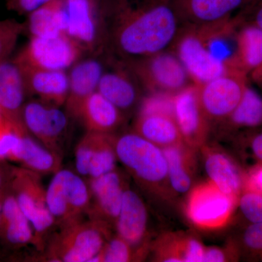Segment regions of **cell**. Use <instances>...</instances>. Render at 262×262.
<instances>
[{
  "label": "cell",
  "mask_w": 262,
  "mask_h": 262,
  "mask_svg": "<svg viewBox=\"0 0 262 262\" xmlns=\"http://www.w3.org/2000/svg\"><path fill=\"white\" fill-rule=\"evenodd\" d=\"M10 160L18 162L23 168L39 175L56 173L61 169V157L34 139L27 128L20 133L18 144Z\"/></svg>",
  "instance_id": "cell-24"
},
{
  "label": "cell",
  "mask_w": 262,
  "mask_h": 262,
  "mask_svg": "<svg viewBox=\"0 0 262 262\" xmlns=\"http://www.w3.org/2000/svg\"><path fill=\"white\" fill-rule=\"evenodd\" d=\"M70 70L66 110L68 116L77 119L84 101L97 91L104 69L101 62L92 56L81 58Z\"/></svg>",
  "instance_id": "cell-17"
},
{
  "label": "cell",
  "mask_w": 262,
  "mask_h": 262,
  "mask_svg": "<svg viewBox=\"0 0 262 262\" xmlns=\"http://www.w3.org/2000/svg\"><path fill=\"white\" fill-rule=\"evenodd\" d=\"M244 189H249L262 195V165L253 167L245 177Z\"/></svg>",
  "instance_id": "cell-40"
},
{
  "label": "cell",
  "mask_w": 262,
  "mask_h": 262,
  "mask_svg": "<svg viewBox=\"0 0 262 262\" xmlns=\"http://www.w3.org/2000/svg\"><path fill=\"white\" fill-rule=\"evenodd\" d=\"M115 146L117 159L141 186L152 192L170 189L162 148L135 132L116 136Z\"/></svg>",
  "instance_id": "cell-4"
},
{
  "label": "cell",
  "mask_w": 262,
  "mask_h": 262,
  "mask_svg": "<svg viewBox=\"0 0 262 262\" xmlns=\"http://www.w3.org/2000/svg\"><path fill=\"white\" fill-rule=\"evenodd\" d=\"M237 203L239 211L250 224L262 223L261 194L244 189Z\"/></svg>",
  "instance_id": "cell-34"
},
{
  "label": "cell",
  "mask_w": 262,
  "mask_h": 262,
  "mask_svg": "<svg viewBox=\"0 0 262 262\" xmlns=\"http://www.w3.org/2000/svg\"><path fill=\"white\" fill-rule=\"evenodd\" d=\"M173 117L188 146L198 151L206 144L210 122L202 107L198 86L190 84L173 96Z\"/></svg>",
  "instance_id": "cell-13"
},
{
  "label": "cell",
  "mask_w": 262,
  "mask_h": 262,
  "mask_svg": "<svg viewBox=\"0 0 262 262\" xmlns=\"http://www.w3.org/2000/svg\"><path fill=\"white\" fill-rule=\"evenodd\" d=\"M7 190L4 192H0V215H1L2 206H3V198H4L5 192Z\"/></svg>",
  "instance_id": "cell-44"
},
{
  "label": "cell",
  "mask_w": 262,
  "mask_h": 262,
  "mask_svg": "<svg viewBox=\"0 0 262 262\" xmlns=\"http://www.w3.org/2000/svg\"><path fill=\"white\" fill-rule=\"evenodd\" d=\"M222 123L229 130H255L261 127V95L248 84L237 106Z\"/></svg>",
  "instance_id": "cell-29"
},
{
  "label": "cell",
  "mask_w": 262,
  "mask_h": 262,
  "mask_svg": "<svg viewBox=\"0 0 262 262\" xmlns=\"http://www.w3.org/2000/svg\"><path fill=\"white\" fill-rule=\"evenodd\" d=\"M163 151L168 163L169 188L175 194H188L196 171V150L182 142L163 148Z\"/></svg>",
  "instance_id": "cell-23"
},
{
  "label": "cell",
  "mask_w": 262,
  "mask_h": 262,
  "mask_svg": "<svg viewBox=\"0 0 262 262\" xmlns=\"http://www.w3.org/2000/svg\"><path fill=\"white\" fill-rule=\"evenodd\" d=\"M41 175L25 168L10 170L9 187L34 232V245L43 250L47 234L56 225L46 200V189Z\"/></svg>",
  "instance_id": "cell-6"
},
{
  "label": "cell",
  "mask_w": 262,
  "mask_h": 262,
  "mask_svg": "<svg viewBox=\"0 0 262 262\" xmlns=\"http://www.w3.org/2000/svg\"><path fill=\"white\" fill-rule=\"evenodd\" d=\"M0 237L11 246L34 245L32 225L11 191L7 190L3 198L0 215Z\"/></svg>",
  "instance_id": "cell-26"
},
{
  "label": "cell",
  "mask_w": 262,
  "mask_h": 262,
  "mask_svg": "<svg viewBox=\"0 0 262 262\" xmlns=\"http://www.w3.org/2000/svg\"><path fill=\"white\" fill-rule=\"evenodd\" d=\"M80 46L65 33L48 37H30L14 61L20 67L67 71L83 58Z\"/></svg>",
  "instance_id": "cell-9"
},
{
  "label": "cell",
  "mask_w": 262,
  "mask_h": 262,
  "mask_svg": "<svg viewBox=\"0 0 262 262\" xmlns=\"http://www.w3.org/2000/svg\"><path fill=\"white\" fill-rule=\"evenodd\" d=\"M19 67L23 73L27 94L34 95L42 102L58 107L65 105L69 91L67 71L37 70L20 66Z\"/></svg>",
  "instance_id": "cell-22"
},
{
  "label": "cell",
  "mask_w": 262,
  "mask_h": 262,
  "mask_svg": "<svg viewBox=\"0 0 262 262\" xmlns=\"http://www.w3.org/2000/svg\"><path fill=\"white\" fill-rule=\"evenodd\" d=\"M116 136L88 132L75 149L76 168L93 179L116 169Z\"/></svg>",
  "instance_id": "cell-15"
},
{
  "label": "cell",
  "mask_w": 262,
  "mask_h": 262,
  "mask_svg": "<svg viewBox=\"0 0 262 262\" xmlns=\"http://www.w3.org/2000/svg\"><path fill=\"white\" fill-rule=\"evenodd\" d=\"M248 77H250V80L252 81L253 83L262 90V63L252 71L248 75Z\"/></svg>",
  "instance_id": "cell-42"
},
{
  "label": "cell",
  "mask_w": 262,
  "mask_h": 262,
  "mask_svg": "<svg viewBox=\"0 0 262 262\" xmlns=\"http://www.w3.org/2000/svg\"><path fill=\"white\" fill-rule=\"evenodd\" d=\"M143 253L116 234L110 236L101 251L91 262H127L141 259Z\"/></svg>",
  "instance_id": "cell-32"
},
{
  "label": "cell",
  "mask_w": 262,
  "mask_h": 262,
  "mask_svg": "<svg viewBox=\"0 0 262 262\" xmlns=\"http://www.w3.org/2000/svg\"><path fill=\"white\" fill-rule=\"evenodd\" d=\"M234 19L237 24H251L262 30V0H248Z\"/></svg>",
  "instance_id": "cell-37"
},
{
  "label": "cell",
  "mask_w": 262,
  "mask_h": 262,
  "mask_svg": "<svg viewBox=\"0 0 262 262\" xmlns=\"http://www.w3.org/2000/svg\"><path fill=\"white\" fill-rule=\"evenodd\" d=\"M77 119L88 132L112 134L121 125L123 116L117 106L96 91L84 101Z\"/></svg>",
  "instance_id": "cell-25"
},
{
  "label": "cell",
  "mask_w": 262,
  "mask_h": 262,
  "mask_svg": "<svg viewBox=\"0 0 262 262\" xmlns=\"http://www.w3.org/2000/svg\"><path fill=\"white\" fill-rule=\"evenodd\" d=\"M123 63L149 94L174 95L192 84L189 83L192 82L187 70L172 49Z\"/></svg>",
  "instance_id": "cell-8"
},
{
  "label": "cell",
  "mask_w": 262,
  "mask_h": 262,
  "mask_svg": "<svg viewBox=\"0 0 262 262\" xmlns=\"http://www.w3.org/2000/svg\"><path fill=\"white\" fill-rule=\"evenodd\" d=\"M139 85L130 69L118 61L112 70L103 71L97 91L123 113L131 110L139 101Z\"/></svg>",
  "instance_id": "cell-20"
},
{
  "label": "cell",
  "mask_w": 262,
  "mask_h": 262,
  "mask_svg": "<svg viewBox=\"0 0 262 262\" xmlns=\"http://www.w3.org/2000/svg\"><path fill=\"white\" fill-rule=\"evenodd\" d=\"M5 117L3 116V113H2L1 110H0V125L5 121Z\"/></svg>",
  "instance_id": "cell-45"
},
{
  "label": "cell",
  "mask_w": 262,
  "mask_h": 262,
  "mask_svg": "<svg viewBox=\"0 0 262 262\" xmlns=\"http://www.w3.org/2000/svg\"><path fill=\"white\" fill-rule=\"evenodd\" d=\"M201 150L209 182L222 192L238 201L245 185V177L238 165L222 149L206 144Z\"/></svg>",
  "instance_id": "cell-18"
},
{
  "label": "cell",
  "mask_w": 262,
  "mask_h": 262,
  "mask_svg": "<svg viewBox=\"0 0 262 262\" xmlns=\"http://www.w3.org/2000/svg\"><path fill=\"white\" fill-rule=\"evenodd\" d=\"M134 132L162 149L184 142L173 115L170 114H139Z\"/></svg>",
  "instance_id": "cell-27"
},
{
  "label": "cell",
  "mask_w": 262,
  "mask_h": 262,
  "mask_svg": "<svg viewBox=\"0 0 262 262\" xmlns=\"http://www.w3.org/2000/svg\"><path fill=\"white\" fill-rule=\"evenodd\" d=\"M108 51L122 62L173 48L184 26L175 0H110Z\"/></svg>",
  "instance_id": "cell-1"
},
{
  "label": "cell",
  "mask_w": 262,
  "mask_h": 262,
  "mask_svg": "<svg viewBox=\"0 0 262 262\" xmlns=\"http://www.w3.org/2000/svg\"><path fill=\"white\" fill-rule=\"evenodd\" d=\"M248 0H175L184 27H205L233 18Z\"/></svg>",
  "instance_id": "cell-16"
},
{
  "label": "cell",
  "mask_w": 262,
  "mask_h": 262,
  "mask_svg": "<svg viewBox=\"0 0 262 262\" xmlns=\"http://www.w3.org/2000/svg\"><path fill=\"white\" fill-rule=\"evenodd\" d=\"M89 184L78 173L60 169L46 189L49 211L59 228L83 220L90 205Z\"/></svg>",
  "instance_id": "cell-7"
},
{
  "label": "cell",
  "mask_w": 262,
  "mask_h": 262,
  "mask_svg": "<svg viewBox=\"0 0 262 262\" xmlns=\"http://www.w3.org/2000/svg\"><path fill=\"white\" fill-rule=\"evenodd\" d=\"M22 120L29 134L61 157V141L68 126V115L59 107L40 101L25 103Z\"/></svg>",
  "instance_id": "cell-12"
},
{
  "label": "cell",
  "mask_w": 262,
  "mask_h": 262,
  "mask_svg": "<svg viewBox=\"0 0 262 262\" xmlns=\"http://www.w3.org/2000/svg\"><path fill=\"white\" fill-rule=\"evenodd\" d=\"M192 236L183 234H168L157 241L154 250L158 261L187 262L188 252Z\"/></svg>",
  "instance_id": "cell-31"
},
{
  "label": "cell",
  "mask_w": 262,
  "mask_h": 262,
  "mask_svg": "<svg viewBox=\"0 0 262 262\" xmlns=\"http://www.w3.org/2000/svg\"><path fill=\"white\" fill-rule=\"evenodd\" d=\"M10 175L9 177H7L3 169L0 168V192H4L6 190L7 187L9 186Z\"/></svg>",
  "instance_id": "cell-43"
},
{
  "label": "cell",
  "mask_w": 262,
  "mask_h": 262,
  "mask_svg": "<svg viewBox=\"0 0 262 262\" xmlns=\"http://www.w3.org/2000/svg\"><path fill=\"white\" fill-rule=\"evenodd\" d=\"M90 205L87 215L108 229L115 228L124 192L127 187L116 169L101 177L89 179Z\"/></svg>",
  "instance_id": "cell-14"
},
{
  "label": "cell",
  "mask_w": 262,
  "mask_h": 262,
  "mask_svg": "<svg viewBox=\"0 0 262 262\" xmlns=\"http://www.w3.org/2000/svg\"><path fill=\"white\" fill-rule=\"evenodd\" d=\"M148 213L145 203L137 192L125 188L115 229L119 236L145 254L143 245L147 233Z\"/></svg>",
  "instance_id": "cell-19"
},
{
  "label": "cell",
  "mask_w": 262,
  "mask_h": 262,
  "mask_svg": "<svg viewBox=\"0 0 262 262\" xmlns=\"http://www.w3.org/2000/svg\"><path fill=\"white\" fill-rule=\"evenodd\" d=\"M25 128L7 120L0 125V161L10 160L18 144L20 133Z\"/></svg>",
  "instance_id": "cell-35"
},
{
  "label": "cell",
  "mask_w": 262,
  "mask_h": 262,
  "mask_svg": "<svg viewBox=\"0 0 262 262\" xmlns=\"http://www.w3.org/2000/svg\"><path fill=\"white\" fill-rule=\"evenodd\" d=\"M24 31V24L15 19L0 20V61L10 58Z\"/></svg>",
  "instance_id": "cell-33"
},
{
  "label": "cell",
  "mask_w": 262,
  "mask_h": 262,
  "mask_svg": "<svg viewBox=\"0 0 262 262\" xmlns=\"http://www.w3.org/2000/svg\"><path fill=\"white\" fill-rule=\"evenodd\" d=\"M30 37H48L63 32V0H53L28 15L24 24Z\"/></svg>",
  "instance_id": "cell-30"
},
{
  "label": "cell",
  "mask_w": 262,
  "mask_h": 262,
  "mask_svg": "<svg viewBox=\"0 0 262 262\" xmlns=\"http://www.w3.org/2000/svg\"><path fill=\"white\" fill-rule=\"evenodd\" d=\"M248 137L253 156L262 165V131L252 133Z\"/></svg>",
  "instance_id": "cell-41"
},
{
  "label": "cell",
  "mask_w": 262,
  "mask_h": 262,
  "mask_svg": "<svg viewBox=\"0 0 262 262\" xmlns=\"http://www.w3.org/2000/svg\"><path fill=\"white\" fill-rule=\"evenodd\" d=\"M53 0H8L7 8L18 15L30 14L33 11L40 8Z\"/></svg>",
  "instance_id": "cell-38"
},
{
  "label": "cell",
  "mask_w": 262,
  "mask_h": 262,
  "mask_svg": "<svg viewBox=\"0 0 262 262\" xmlns=\"http://www.w3.org/2000/svg\"><path fill=\"white\" fill-rule=\"evenodd\" d=\"M110 0H63V32L84 54L107 50Z\"/></svg>",
  "instance_id": "cell-3"
},
{
  "label": "cell",
  "mask_w": 262,
  "mask_h": 262,
  "mask_svg": "<svg viewBox=\"0 0 262 262\" xmlns=\"http://www.w3.org/2000/svg\"><path fill=\"white\" fill-rule=\"evenodd\" d=\"M219 26L220 24L184 27L172 48L196 85L206 83L231 71H241L233 61H225L215 53L213 39Z\"/></svg>",
  "instance_id": "cell-2"
},
{
  "label": "cell",
  "mask_w": 262,
  "mask_h": 262,
  "mask_svg": "<svg viewBox=\"0 0 262 262\" xmlns=\"http://www.w3.org/2000/svg\"><path fill=\"white\" fill-rule=\"evenodd\" d=\"M234 39L232 60L236 67L248 76L262 63V30L253 24H237Z\"/></svg>",
  "instance_id": "cell-28"
},
{
  "label": "cell",
  "mask_w": 262,
  "mask_h": 262,
  "mask_svg": "<svg viewBox=\"0 0 262 262\" xmlns=\"http://www.w3.org/2000/svg\"><path fill=\"white\" fill-rule=\"evenodd\" d=\"M241 245L248 254L262 259V223L248 226L241 236Z\"/></svg>",
  "instance_id": "cell-36"
},
{
  "label": "cell",
  "mask_w": 262,
  "mask_h": 262,
  "mask_svg": "<svg viewBox=\"0 0 262 262\" xmlns=\"http://www.w3.org/2000/svg\"><path fill=\"white\" fill-rule=\"evenodd\" d=\"M248 76L241 71H231L198 86L202 107L208 121L223 122L243 97Z\"/></svg>",
  "instance_id": "cell-11"
},
{
  "label": "cell",
  "mask_w": 262,
  "mask_h": 262,
  "mask_svg": "<svg viewBox=\"0 0 262 262\" xmlns=\"http://www.w3.org/2000/svg\"><path fill=\"white\" fill-rule=\"evenodd\" d=\"M111 231L90 219L61 227L48 241L46 257L50 261L91 262L110 238Z\"/></svg>",
  "instance_id": "cell-5"
},
{
  "label": "cell",
  "mask_w": 262,
  "mask_h": 262,
  "mask_svg": "<svg viewBox=\"0 0 262 262\" xmlns=\"http://www.w3.org/2000/svg\"><path fill=\"white\" fill-rule=\"evenodd\" d=\"M27 95L23 73L14 60L0 61V110L5 120L24 126L22 110Z\"/></svg>",
  "instance_id": "cell-21"
},
{
  "label": "cell",
  "mask_w": 262,
  "mask_h": 262,
  "mask_svg": "<svg viewBox=\"0 0 262 262\" xmlns=\"http://www.w3.org/2000/svg\"><path fill=\"white\" fill-rule=\"evenodd\" d=\"M237 203V200L208 181L192 187L188 193L186 213L198 228L220 229L228 223Z\"/></svg>",
  "instance_id": "cell-10"
},
{
  "label": "cell",
  "mask_w": 262,
  "mask_h": 262,
  "mask_svg": "<svg viewBox=\"0 0 262 262\" xmlns=\"http://www.w3.org/2000/svg\"><path fill=\"white\" fill-rule=\"evenodd\" d=\"M238 250L232 248L231 250L225 248L209 247L205 248L203 261L223 262L230 261L236 258Z\"/></svg>",
  "instance_id": "cell-39"
}]
</instances>
